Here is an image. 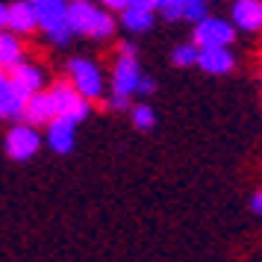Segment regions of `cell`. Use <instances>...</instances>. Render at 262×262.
Here are the masks:
<instances>
[{"label": "cell", "mask_w": 262, "mask_h": 262, "mask_svg": "<svg viewBox=\"0 0 262 262\" xmlns=\"http://www.w3.org/2000/svg\"><path fill=\"white\" fill-rule=\"evenodd\" d=\"M9 83H12V89L21 97H30V95H36V92H41L45 74H41V68L30 65V62H18V65L9 68Z\"/></svg>", "instance_id": "cell-8"}, {"label": "cell", "mask_w": 262, "mask_h": 262, "mask_svg": "<svg viewBox=\"0 0 262 262\" xmlns=\"http://www.w3.org/2000/svg\"><path fill=\"white\" fill-rule=\"evenodd\" d=\"M150 92H154V80L142 74V80H139V89H136V95H150Z\"/></svg>", "instance_id": "cell-22"}, {"label": "cell", "mask_w": 262, "mask_h": 262, "mask_svg": "<svg viewBox=\"0 0 262 262\" xmlns=\"http://www.w3.org/2000/svg\"><path fill=\"white\" fill-rule=\"evenodd\" d=\"M45 127H48L45 142H48L50 150H53V154H59V156L71 154L74 142H77V124H74L71 118H65V115H56V118L48 121Z\"/></svg>", "instance_id": "cell-6"}, {"label": "cell", "mask_w": 262, "mask_h": 262, "mask_svg": "<svg viewBox=\"0 0 262 262\" xmlns=\"http://www.w3.org/2000/svg\"><path fill=\"white\" fill-rule=\"evenodd\" d=\"M3 27H6V6L0 3V30H3Z\"/></svg>", "instance_id": "cell-26"}, {"label": "cell", "mask_w": 262, "mask_h": 262, "mask_svg": "<svg viewBox=\"0 0 262 262\" xmlns=\"http://www.w3.org/2000/svg\"><path fill=\"white\" fill-rule=\"evenodd\" d=\"M233 27L259 33L262 30V0H236L233 3Z\"/></svg>", "instance_id": "cell-11"}, {"label": "cell", "mask_w": 262, "mask_h": 262, "mask_svg": "<svg viewBox=\"0 0 262 262\" xmlns=\"http://www.w3.org/2000/svg\"><path fill=\"white\" fill-rule=\"evenodd\" d=\"M121 24L127 27L130 33H144V30H150L154 24V9H142V6H127V9H121Z\"/></svg>", "instance_id": "cell-15"}, {"label": "cell", "mask_w": 262, "mask_h": 262, "mask_svg": "<svg viewBox=\"0 0 262 262\" xmlns=\"http://www.w3.org/2000/svg\"><path fill=\"white\" fill-rule=\"evenodd\" d=\"M65 27L71 33H83L89 38H109L115 33V21L112 15L95 6L92 0H74L65 9Z\"/></svg>", "instance_id": "cell-1"}, {"label": "cell", "mask_w": 262, "mask_h": 262, "mask_svg": "<svg viewBox=\"0 0 262 262\" xmlns=\"http://www.w3.org/2000/svg\"><path fill=\"white\" fill-rule=\"evenodd\" d=\"M118 53H121V56H136V45L124 41V45H118Z\"/></svg>", "instance_id": "cell-25"}, {"label": "cell", "mask_w": 262, "mask_h": 262, "mask_svg": "<svg viewBox=\"0 0 262 262\" xmlns=\"http://www.w3.org/2000/svg\"><path fill=\"white\" fill-rule=\"evenodd\" d=\"M56 118V106H53V97L50 92H36L24 100V112H21V121L33 124V127H41L48 121Z\"/></svg>", "instance_id": "cell-9"}, {"label": "cell", "mask_w": 262, "mask_h": 262, "mask_svg": "<svg viewBox=\"0 0 262 262\" xmlns=\"http://www.w3.org/2000/svg\"><path fill=\"white\" fill-rule=\"evenodd\" d=\"M24 100L27 97H21L18 92H15L12 83H9V77L0 74V121H6V118H18L21 121Z\"/></svg>", "instance_id": "cell-14"}, {"label": "cell", "mask_w": 262, "mask_h": 262, "mask_svg": "<svg viewBox=\"0 0 262 262\" xmlns=\"http://www.w3.org/2000/svg\"><path fill=\"white\" fill-rule=\"evenodd\" d=\"M109 106H112V109H130V97L112 95V97H109Z\"/></svg>", "instance_id": "cell-23"}, {"label": "cell", "mask_w": 262, "mask_h": 262, "mask_svg": "<svg viewBox=\"0 0 262 262\" xmlns=\"http://www.w3.org/2000/svg\"><path fill=\"white\" fill-rule=\"evenodd\" d=\"M203 15H206V0H189L186 9H183V18L186 21H201Z\"/></svg>", "instance_id": "cell-20"}, {"label": "cell", "mask_w": 262, "mask_h": 262, "mask_svg": "<svg viewBox=\"0 0 262 262\" xmlns=\"http://www.w3.org/2000/svg\"><path fill=\"white\" fill-rule=\"evenodd\" d=\"M18 62H21V41H18V36L0 30V68H12Z\"/></svg>", "instance_id": "cell-16"}, {"label": "cell", "mask_w": 262, "mask_h": 262, "mask_svg": "<svg viewBox=\"0 0 262 262\" xmlns=\"http://www.w3.org/2000/svg\"><path fill=\"white\" fill-rule=\"evenodd\" d=\"M186 3H189V0H156V9H159V15L168 18V21H180Z\"/></svg>", "instance_id": "cell-19"}, {"label": "cell", "mask_w": 262, "mask_h": 262, "mask_svg": "<svg viewBox=\"0 0 262 262\" xmlns=\"http://www.w3.org/2000/svg\"><path fill=\"white\" fill-rule=\"evenodd\" d=\"M30 3H33V0H30Z\"/></svg>", "instance_id": "cell-27"}, {"label": "cell", "mask_w": 262, "mask_h": 262, "mask_svg": "<svg viewBox=\"0 0 262 262\" xmlns=\"http://www.w3.org/2000/svg\"><path fill=\"white\" fill-rule=\"evenodd\" d=\"M139 80H142V68H139L136 56H121L115 71H112V95H121V97L136 95Z\"/></svg>", "instance_id": "cell-7"}, {"label": "cell", "mask_w": 262, "mask_h": 262, "mask_svg": "<svg viewBox=\"0 0 262 262\" xmlns=\"http://www.w3.org/2000/svg\"><path fill=\"white\" fill-rule=\"evenodd\" d=\"M3 147H6V156H9V159H15V162H27V159H33V156L38 154V147H41L38 127L27 124V121L15 124L12 130L6 133V142H3Z\"/></svg>", "instance_id": "cell-3"}, {"label": "cell", "mask_w": 262, "mask_h": 262, "mask_svg": "<svg viewBox=\"0 0 262 262\" xmlns=\"http://www.w3.org/2000/svg\"><path fill=\"white\" fill-rule=\"evenodd\" d=\"M250 212H253V215H259V218H262V189L250 194Z\"/></svg>", "instance_id": "cell-21"}, {"label": "cell", "mask_w": 262, "mask_h": 262, "mask_svg": "<svg viewBox=\"0 0 262 262\" xmlns=\"http://www.w3.org/2000/svg\"><path fill=\"white\" fill-rule=\"evenodd\" d=\"M198 65L206 74H227L233 71L236 59H233V53L227 48H201L198 50Z\"/></svg>", "instance_id": "cell-13"}, {"label": "cell", "mask_w": 262, "mask_h": 262, "mask_svg": "<svg viewBox=\"0 0 262 262\" xmlns=\"http://www.w3.org/2000/svg\"><path fill=\"white\" fill-rule=\"evenodd\" d=\"M198 45H180V48H174V53H171V62L177 65V68H189V65H198Z\"/></svg>", "instance_id": "cell-18"}, {"label": "cell", "mask_w": 262, "mask_h": 262, "mask_svg": "<svg viewBox=\"0 0 262 262\" xmlns=\"http://www.w3.org/2000/svg\"><path fill=\"white\" fill-rule=\"evenodd\" d=\"M6 27L12 30L15 36H24V33H33L36 30V9L30 0H21V3H12L6 6Z\"/></svg>", "instance_id": "cell-12"}, {"label": "cell", "mask_w": 262, "mask_h": 262, "mask_svg": "<svg viewBox=\"0 0 262 262\" xmlns=\"http://www.w3.org/2000/svg\"><path fill=\"white\" fill-rule=\"evenodd\" d=\"M50 97H53V106H56V115H65L71 118L74 124L89 118V100H85L71 83H56L50 89Z\"/></svg>", "instance_id": "cell-5"}, {"label": "cell", "mask_w": 262, "mask_h": 262, "mask_svg": "<svg viewBox=\"0 0 262 262\" xmlns=\"http://www.w3.org/2000/svg\"><path fill=\"white\" fill-rule=\"evenodd\" d=\"M236 38V27L221 18L203 15L201 21H194V45L198 48H227Z\"/></svg>", "instance_id": "cell-4"}, {"label": "cell", "mask_w": 262, "mask_h": 262, "mask_svg": "<svg viewBox=\"0 0 262 262\" xmlns=\"http://www.w3.org/2000/svg\"><path fill=\"white\" fill-rule=\"evenodd\" d=\"M100 3H103L106 9H124V6H127L130 0H100Z\"/></svg>", "instance_id": "cell-24"}, {"label": "cell", "mask_w": 262, "mask_h": 262, "mask_svg": "<svg viewBox=\"0 0 262 262\" xmlns=\"http://www.w3.org/2000/svg\"><path fill=\"white\" fill-rule=\"evenodd\" d=\"M33 9H36V24L45 33L65 27V9H68L65 0H33Z\"/></svg>", "instance_id": "cell-10"}, {"label": "cell", "mask_w": 262, "mask_h": 262, "mask_svg": "<svg viewBox=\"0 0 262 262\" xmlns=\"http://www.w3.org/2000/svg\"><path fill=\"white\" fill-rule=\"evenodd\" d=\"M68 80L85 100H97L103 95V74L95 62L83 59V56H74L68 62Z\"/></svg>", "instance_id": "cell-2"}, {"label": "cell", "mask_w": 262, "mask_h": 262, "mask_svg": "<svg viewBox=\"0 0 262 262\" xmlns=\"http://www.w3.org/2000/svg\"><path fill=\"white\" fill-rule=\"evenodd\" d=\"M130 118L136 130H150L156 124V112L147 103H136V106H130Z\"/></svg>", "instance_id": "cell-17"}]
</instances>
